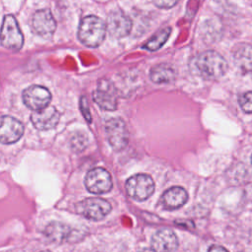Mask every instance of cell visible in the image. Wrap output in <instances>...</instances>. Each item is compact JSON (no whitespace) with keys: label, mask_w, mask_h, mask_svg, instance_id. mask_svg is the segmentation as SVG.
I'll list each match as a JSON object with an SVG mask.
<instances>
[{"label":"cell","mask_w":252,"mask_h":252,"mask_svg":"<svg viewBox=\"0 0 252 252\" xmlns=\"http://www.w3.org/2000/svg\"><path fill=\"white\" fill-rule=\"evenodd\" d=\"M198 73L205 79H218L227 71L226 60L215 50H207L200 53L195 60Z\"/></svg>","instance_id":"cell-1"},{"label":"cell","mask_w":252,"mask_h":252,"mask_svg":"<svg viewBox=\"0 0 252 252\" xmlns=\"http://www.w3.org/2000/svg\"><path fill=\"white\" fill-rule=\"evenodd\" d=\"M105 33L106 28L103 21L96 16L90 15L82 19L78 38L86 46L96 47L103 41Z\"/></svg>","instance_id":"cell-2"},{"label":"cell","mask_w":252,"mask_h":252,"mask_svg":"<svg viewBox=\"0 0 252 252\" xmlns=\"http://www.w3.org/2000/svg\"><path fill=\"white\" fill-rule=\"evenodd\" d=\"M0 42L8 49H20L24 43V36L18 22L13 15H6L0 30Z\"/></svg>","instance_id":"cell-3"},{"label":"cell","mask_w":252,"mask_h":252,"mask_svg":"<svg viewBox=\"0 0 252 252\" xmlns=\"http://www.w3.org/2000/svg\"><path fill=\"white\" fill-rule=\"evenodd\" d=\"M130 197L137 201L147 200L155 191V183L148 174H135L128 178L125 185Z\"/></svg>","instance_id":"cell-4"},{"label":"cell","mask_w":252,"mask_h":252,"mask_svg":"<svg viewBox=\"0 0 252 252\" xmlns=\"http://www.w3.org/2000/svg\"><path fill=\"white\" fill-rule=\"evenodd\" d=\"M95 103L104 110H115L117 107V92L113 83L106 79H101L96 89L93 93Z\"/></svg>","instance_id":"cell-5"},{"label":"cell","mask_w":252,"mask_h":252,"mask_svg":"<svg viewBox=\"0 0 252 252\" xmlns=\"http://www.w3.org/2000/svg\"><path fill=\"white\" fill-rule=\"evenodd\" d=\"M85 185L89 192L94 194L107 193L112 188V180L109 172L102 167L91 169L85 177Z\"/></svg>","instance_id":"cell-6"},{"label":"cell","mask_w":252,"mask_h":252,"mask_svg":"<svg viewBox=\"0 0 252 252\" xmlns=\"http://www.w3.org/2000/svg\"><path fill=\"white\" fill-rule=\"evenodd\" d=\"M79 214L91 220H99L111 211V205L104 199L88 198L77 206Z\"/></svg>","instance_id":"cell-7"},{"label":"cell","mask_w":252,"mask_h":252,"mask_svg":"<svg viewBox=\"0 0 252 252\" xmlns=\"http://www.w3.org/2000/svg\"><path fill=\"white\" fill-rule=\"evenodd\" d=\"M105 132L110 146L115 151L124 149L128 144V131L121 118H111L105 124Z\"/></svg>","instance_id":"cell-8"},{"label":"cell","mask_w":252,"mask_h":252,"mask_svg":"<svg viewBox=\"0 0 252 252\" xmlns=\"http://www.w3.org/2000/svg\"><path fill=\"white\" fill-rule=\"evenodd\" d=\"M105 28L112 37L122 38L130 33L132 21L121 10H114L108 15Z\"/></svg>","instance_id":"cell-9"},{"label":"cell","mask_w":252,"mask_h":252,"mask_svg":"<svg viewBox=\"0 0 252 252\" xmlns=\"http://www.w3.org/2000/svg\"><path fill=\"white\" fill-rule=\"evenodd\" d=\"M51 100L50 92L42 87L33 85L23 92V101L30 109L35 111L46 107Z\"/></svg>","instance_id":"cell-10"},{"label":"cell","mask_w":252,"mask_h":252,"mask_svg":"<svg viewBox=\"0 0 252 252\" xmlns=\"http://www.w3.org/2000/svg\"><path fill=\"white\" fill-rule=\"evenodd\" d=\"M32 28L33 32L41 37H50L56 30V22L49 9L36 11L32 19Z\"/></svg>","instance_id":"cell-11"},{"label":"cell","mask_w":252,"mask_h":252,"mask_svg":"<svg viewBox=\"0 0 252 252\" xmlns=\"http://www.w3.org/2000/svg\"><path fill=\"white\" fill-rule=\"evenodd\" d=\"M24 134V125L12 116H0V143L13 144Z\"/></svg>","instance_id":"cell-12"},{"label":"cell","mask_w":252,"mask_h":252,"mask_svg":"<svg viewBox=\"0 0 252 252\" xmlns=\"http://www.w3.org/2000/svg\"><path fill=\"white\" fill-rule=\"evenodd\" d=\"M60 119V113L54 106H46L35 110L31 115L32 125L38 130H50L54 128Z\"/></svg>","instance_id":"cell-13"},{"label":"cell","mask_w":252,"mask_h":252,"mask_svg":"<svg viewBox=\"0 0 252 252\" xmlns=\"http://www.w3.org/2000/svg\"><path fill=\"white\" fill-rule=\"evenodd\" d=\"M177 246L178 239L170 229H159L152 237V249L155 252H174Z\"/></svg>","instance_id":"cell-14"},{"label":"cell","mask_w":252,"mask_h":252,"mask_svg":"<svg viewBox=\"0 0 252 252\" xmlns=\"http://www.w3.org/2000/svg\"><path fill=\"white\" fill-rule=\"evenodd\" d=\"M188 200L186 190L179 186L167 189L160 198L161 206L166 210H176L182 207Z\"/></svg>","instance_id":"cell-15"},{"label":"cell","mask_w":252,"mask_h":252,"mask_svg":"<svg viewBox=\"0 0 252 252\" xmlns=\"http://www.w3.org/2000/svg\"><path fill=\"white\" fill-rule=\"evenodd\" d=\"M76 232L77 231H73V229L70 226L59 221L49 222L44 229L45 236L49 240L57 243L64 242L66 240L71 241V238Z\"/></svg>","instance_id":"cell-16"},{"label":"cell","mask_w":252,"mask_h":252,"mask_svg":"<svg viewBox=\"0 0 252 252\" xmlns=\"http://www.w3.org/2000/svg\"><path fill=\"white\" fill-rule=\"evenodd\" d=\"M150 78L157 84H167L174 80L175 71L169 64L161 63L154 66L150 71Z\"/></svg>","instance_id":"cell-17"},{"label":"cell","mask_w":252,"mask_h":252,"mask_svg":"<svg viewBox=\"0 0 252 252\" xmlns=\"http://www.w3.org/2000/svg\"><path fill=\"white\" fill-rule=\"evenodd\" d=\"M233 58L235 64L243 72H249L251 69V46L247 43L239 44L235 48Z\"/></svg>","instance_id":"cell-18"},{"label":"cell","mask_w":252,"mask_h":252,"mask_svg":"<svg viewBox=\"0 0 252 252\" xmlns=\"http://www.w3.org/2000/svg\"><path fill=\"white\" fill-rule=\"evenodd\" d=\"M171 29L170 28H164L160 30L158 32H157L155 35H153L144 45L143 48L150 50V51H155L160 48L165 41L167 40L169 34H170Z\"/></svg>","instance_id":"cell-19"},{"label":"cell","mask_w":252,"mask_h":252,"mask_svg":"<svg viewBox=\"0 0 252 252\" xmlns=\"http://www.w3.org/2000/svg\"><path fill=\"white\" fill-rule=\"evenodd\" d=\"M88 144V139L86 137L85 134L81 133V132H77L76 134H74L71 138V145L72 148L74 149V151L76 152H81L83 151L86 146Z\"/></svg>","instance_id":"cell-20"},{"label":"cell","mask_w":252,"mask_h":252,"mask_svg":"<svg viewBox=\"0 0 252 252\" xmlns=\"http://www.w3.org/2000/svg\"><path fill=\"white\" fill-rule=\"evenodd\" d=\"M239 104L244 112L248 114L251 113V92L248 91L239 96Z\"/></svg>","instance_id":"cell-21"},{"label":"cell","mask_w":252,"mask_h":252,"mask_svg":"<svg viewBox=\"0 0 252 252\" xmlns=\"http://www.w3.org/2000/svg\"><path fill=\"white\" fill-rule=\"evenodd\" d=\"M153 2L158 8L169 9L173 7L178 2V0H153Z\"/></svg>","instance_id":"cell-22"},{"label":"cell","mask_w":252,"mask_h":252,"mask_svg":"<svg viewBox=\"0 0 252 252\" xmlns=\"http://www.w3.org/2000/svg\"><path fill=\"white\" fill-rule=\"evenodd\" d=\"M80 106H81V109H82V112L85 116V118L91 122L92 121V117H91V113L89 111V106H88V101L86 99L85 96H82L81 98V101H80Z\"/></svg>","instance_id":"cell-23"},{"label":"cell","mask_w":252,"mask_h":252,"mask_svg":"<svg viewBox=\"0 0 252 252\" xmlns=\"http://www.w3.org/2000/svg\"><path fill=\"white\" fill-rule=\"evenodd\" d=\"M208 252H228L225 248L221 247V246H218V245H214L212 246Z\"/></svg>","instance_id":"cell-24"},{"label":"cell","mask_w":252,"mask_h":252,"mask_svg":"<svg viewBox=\"0 0 252 252\" xmlns=\"http://www.w3.org/2000/svg\"><path fill=\"white\" fill-rule=\"evenodd\" d=\"M139 252H155V251L153 249H151V248H146V249H143V250H141Z\"/></svg>","instance_id":"cell-25"},{"label":"cell","mask_w":252,"mask_h":252,"mask_svg":"<svg viewBox=\"0 0 252 252\" xmlns=\"http://www.w3.org/2000/svg\"><path fill=\"white\" fill-rule=\"evenodd\" d=\"M41 252H49V251H41Z\"/></svg>","instance_id":"cell-26"}]
</instances>
